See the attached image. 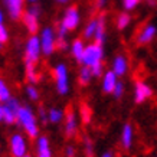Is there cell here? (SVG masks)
<instances>
[{
	"instance_id": "d6986e66",
	"label": "cell",
	"mask_w": 157,
	"mask_h": 157,
	"mask_svg": "<svg viewBox=\"0 0 157 157\" xmlns=\"http://www.w3.org/2000/svg\"><path fill=\"white\" fill-rule=\"evenodd\" d=\"M85 48H86V45L84 43L82 39H75V40L71 43V48H69L71 49V55H72V58H74L76 62H79V63H81V61H82Z\"/></svg>"
},
{
	"instance_id": "6da1fadb",
	"label": "cell",
	"mask_w": 157,
	"mask_h": 157,
	"mask_svg": "<svg viewBox=\"0 0 157 157\" xmlns=\"http://www.w3.org/2000/svg\"><path fill=\"white\" fill-rule=\"evenodd\" d=\"M17 125L22 127L23 133L29 138H38L39 137V121L33 109L29 105H20L17 111Z\"/></svg>"
},
{
	"instance_id": "60d3db41",
	"label": "cell",
	"mask_w": 157,
	"mask_h": 157,
	"mask_svg": "<svg viewBox=\"0 0 157 157\" xmlns=\"http://www.w3.org/2000/svg\"><path fill=\"white\" fill-rule=\"evenodd\" d=\"M56 3H59V5H67V3H69V0H55Z\"/></svg>"
},
{
	"instance_id": "d6a6232c",
	"label": "cell",
	"mask_w": 157,
	"mask_h": 157,
	"mask_svg": "<svg viewBox=\"0 0 157 157\" xmlns=\"http://www.w3.org/2000/svg\"><path fill=\"white\" fill-rule=\"evenodd\" d=\"M68 32H69V30H68V29L65 28L63 25H61V23L58 25V28H56V35H58V38H67Z\"/></svg>"
},
{
	"instance_id": "83f0119b",
	"label": "cell",
	"mask_w": 157,
	"mask_h": 157,
	"mask_svg": "<svg viewBox=\"0 0 157 157\" xmlns=\"http://www.w3.org/2000/svg\"><path fill=\"white\" fill-rule=\"evenodd\" d=\"M79 115H81L82 123L90 124L91 118H92V113H91V108H90V107H86V105H82V107H81V113H79Z\"/></svg>"
},
{
	"instance_id": "603a6c76",
	"label": "cell",
	"mask_w": 157,
	"mask_h": 157,
	"mask_svg": "<svg viewBox=\"0 0 157 157\" xmlns=\"http://www.w3.org/2000/svg\"><path fill=\"white\" fill-rule=\"evenodd\" d=\"M131 23V16L128 14V12H123L117 16V20H115V26L118 30H124V29L130 26Z\"/></svg>"
},
{
	"instance_id": "8d00e7d4",
	"label": "cell",
	"mask_w": 157,
	"mask_h": 157,
	"mask_svg": "<svg viewBox=\"0 0 157 157\" xmlns=\"http://www.w3.org/2000/svg\"><path fill=\"white\" fill-rule=\"evenodd\" d=\"M107 3V0H95V7L97 9H102Z\"/></svg>"
},
{
	"instance_id": "5bb4252c",
	"label": "cell",
	"mask_w": 157,
	"mask_h": 157,
	"mask_svg": "<svg viewBox=\"0 0 157 157\" xmlns=\"http://www.w3.org/2000/svg\"><path fill=\"white\" fill-rule=\"evenodd\" d=\"M157 35V26L153 23L144 25L143 29L137 35V43L138 45H148Z\"/></svg>"
},
{
	"instance_id": "8992f818",
	"label": "cell",
	"mask_w": 157,
	"mask_h": 157,
	"mask_svg": "<svg viewBox=\"0 0 157 157\" xmlns=\"http://www.w3.org/2000/svg\"><path fill=\"white\" fill-rule=\"evenodd\" d=\"M9 150L12 157H25L29 151V143L25 134L14 133L9 138Z\"/></svg>"
},
{
	"instance_id": "ac0fdd59",
	"label": "cell",
	"mask_w": 157,
	"mask_h": 157,
	"mask_svg": "<svg viewBox=\"0 0 157 157\" xmlns=\"http://www.w3.org/2000/svg\"><path fill=\"white\" fill-rule=\"evenodd\" d=\"M105 38H107V20H105L104 14H101L98 16V26H97V32L94 36V42L104 45Z\"/></svg>"
},
{
	"instance_id": "2e32d148",
	"label": "cell",
	"mask_w": 157,
	"mask_h": 157,
	"mask_svg": "<svg viewBox=\"0 0 157 157\" xmlns=\"http://www.w3.org/2000/svg\"><path fill=\"white\" fill-rule=\"evenodd\" d=\"M101 78H102V81H101L102 92H105V94H113L115 85H117V82L120 81L118 76L115 75L113 69H109V71H105L104 75L101 76Z\"/></svg>"
},
{
	"instance_id": "5b68a950",
	"label": "cell",
	"mask_w": 157,
	"mask_h": 157,
	"mask_svg": "<svg viewBox=\"0 0 157 157\" xmlns=\"http://www.w3.org/2000/svg\"><path fill=\"white\" fill-rule=\"evenodd\" d=\"M40 45H42V55L45 56H51L53 52L56 51V42H58V35L56 30H53L51 26H45L40 30Z\"/></svg>"
},
{
	"instance_id": "7bdbcfd3",
	"label": "cell",
	"mask_w": 157,
	"mask_h": 157,
	"mask_svg": "<svg viewBox=\"0 0 157 157\" xmlns=\"http://www.w3.org/2000/svg\"><path fill=\"white\" fill-rule=\"evenodd\" d=\"M25 157H32V156H30V154H26V156H25Z\"/></svg>"
},
{
	"instance_id": "e575fe53",
	"label": "cell",
	"mask_w": 157,
	"mask_h": 157,
	"mask_svg": "<svg viewBox=\"0 0 157 157\" xmlns=\"http://www.w3.org/2000/svg\"><path fill=\"white\" fill-rule=\"evenodd\" d=\"M76 156V148L74 146H67L65 148V157H75Z\"/></svg>"
},
{
	"instance_id": "f1b7e54d",
	"label": "cell",
	"mask_w": 157,
	"mask_h": 157,
	"mask_svg": "<svg viewBox=\"0 0 157 157\" xmlns=\"http://www.w3.org/2000/svg\"><path fill=\"white\" fill-rule=\"evenodd\" d=\"M9 40V30L6 29L5 23H0V49L3 48V45L7 43Z\"/></svg>"
},
{
	"instance_id": "30bf717a",
	"label": "cell",
	"mask_w": 157,
	"mask_h": 157,
	"mask_svg": "<svg viewBox=\"0 0 157 157\" xmlns=\"http://www.w3.org/2000/svg\"><path fill=\"white\" fill-rule=\"evenodd\" d=\"M153 97V88L144 81H136L134 84V102L137 105L144 104Z\"/></svg>"
},
{
	"instance_id": "cb8c5ba5",
	"label": "cell",
	"mask_w": 157,
	"mask_h": 157,
	"mask_svg": "<svg viewBox=\"0 0 157 157\" xmlns=\"http://www.w3.org/2000/svg\"><path fill=\"white\" fill-rule=\"evenodd\" d=\"M25 74L29 84H36L39 81V74L36 71V65H25Z\"/></svg>"
},
{
	"instance_id": "4316f807",
	"label": "cell",
	"mask_w": 157,
	"mask_h": 157,
	"mask_svg": "<svg viewBox=\"0 0 157 157\" xmlns=\"http://www.w3.org/2000/svg\"><path fill=\"white\" fill-rule=\"evenodd\" d=\"M25 92H26V97H28V98H29L30 101H39V98H40L39 90L33 85V84H29V85L26 86Z\"/></svg>"
},
{
	"instance_id": "b9f144b4",
	"label": "cell",
	"mask_w": 157,
	"mask_h": 157,
	"mask_svg": "<svg viewBox=\"0 0 157 157\" xmlns=\"http://www.w3.org/2000/svg\"><path fill=\"white\" fill-rule=\"evenodd\" d=\"M29 3H32V5H35V3H36V2H38V0H28Z\"/></svg>"
},
{
	"instance_id": "8fae6325",
	"label": "cell",
	"mask_w": 157,
	"mask_h": 157,
	"mask_svg": "<svg viewBox=\"0 0 157 157\" xmlns=\"http://www.w3.org/2000/svg\"><path fill=\"white\" fill-rule=\"evenodd\" d=\"M63 133L67 138H74L78 133V117L76 113L72 108H69L65 113V120H63Z\"/></svg>"
},
{
	"instance_id": "3957f363",
	"label": "cell",
	"mask_w": 157,
	"mask_h": 157,
	"mask_svg": "<svg viewBox=\"0 0 157 157\" xmlns=\"http://www.w3.org/2000/svg\"><path fill=\"white\" fill-rule=\"evenodd\" d=\"M55 90L59 95H67L69 92V72L65 63H56L52 71Z\"/></svg>"
},
{
	"instance_id": "9c48e42d",
	"label": "cell",
	"mask_w": 157,
	"mask_h": 157,
	"mask_svg": "<svg viewBox=\"0 0 157 157\" xmlns=\"http://www.w3.org/2000/svg\"><path fill=\"white\" fill-rule=\"evenodd\" d=\"M79 22H81V16H79L78 7H76V6H69V7L65 10V13H63L61 25H63L69 32H72V30H75V29L78 28Z\"/></svg>"
},
{
	"instance_id": "277c9868",
	"label": "cell",
	"mask_w": 157,
	"mask_h": 157,
	"mask_svg": "<svg viewBox=\"0 0 157 157\" xmlns=\"http://www.w3.org/2000/svg\"><path fill=\"white\" fill-rule=\"evenodd\" d=\"M104 59V48L102 45L97 42H92L90 45H86L85 52H84V56H82L81 63L84 67H95L98 63H101Z\"/></svg>"
},
{
	"instance_id": "4fadbf2b",
	"label": "cell",
	"mask_w": 157,
	"mask_h": 157,
	"mask_svg": "<svg viewBox=\"0 0 157 157\" xmlns=\"http://www.w3.org/2000/svg\"><path fill=\"white\" fill-rule=\"evenodd\" d=\"M35 157H53L51 140L46 136H39L35 143Z\"/></svg>"
},
{
	"instance_id": "9a60e30c",
	"label": "cell",
	"mask_w": 157,
	"mask_h": 157,
	"mask_svg": "<svg viewBox=\"0 0 157 157\" xmlns=\"http://www.w3.org/2000/svg\"><path fill=\"white\" fill-rule=\"evenodd\" d=\"M134 141V127L131 123H125L121 128V134H120V143L124 150H130L133 147Z\"/></svg>"
},
{
	"instance_id": "7402d4cb",
	"label": "cell",
	"mask_w": 157,
	"mask_h": 157,
	"mask_svg": "<svg viewBox=\"0 0 157 157\" xmlns=\"http://www.w3.org/2000/svg\"><path fill=\"white\" fill-rule=\"evenodd\" d=\"M97 26H98V17L97 19H91L88 23H86L85 29H84V33H82V36H84V39H94V36H95V32H97Z\"/></svg>"
},
{
	"instance_id": "7c38bea8",
	"label": "cell",
	"mask_w": 157,
	"mask_h": 157,
	"mask_svg": "<svg viewBox=\"0 0 157 157\" xmlns=\"http://www.w3.org/2000/svg\"><path fill=\"white\" fill-rule=\"evenodd\" d=\"M10 19L19 20L25 13V0H3Z\"/></svg>"
},
{
	"instance_id": "ba28073f",
	"label": "cell",
	"mask_w": 157,
	"mask_h": 157,
	"mask_svg": "<svg viewBox=\"0 0 157 157\" xmlns=\"http://www.w3.org/2000/svg\"><path fill=\"white\" fill-rule=\"evenodd\" d=\"M20 102L17 98L12 97L5 104V109H3V123L6 125H13L17 123V111L20 108Z\"/></svg>"
},
{
	"instance_id": "f35d334b",
	"label": "cell",
	"mask_w": 157,
	"mask_h": 157,
	"mask_svg": "<svg viewBox=\"0 0 157 157\" xmlns=\"http://www.w3.org/2000/svg\"><path fill=\"white\" fill-rule=\"evenodd\" d=\"M101 157H114V154H113V151L107 150V151H104L102 154H101Z\"/></svg>"
},
{
	"instance_id": "836d02e7",
	"label": "cell",
	"mask_w": 157,
	"mask_h": 157,
	"mask_svg": "<svg viewBox=\"0 0 157 157\" xmlns=\"http://www.w3.org/2000/svg\"><path fill=\"white\" fill-rule=\"evenodd\" d=\"M68 46L67 43V38H58V42H56V49L59 51H65Z\"/></svg>"
},
{
	"instance_id": "4dcf8cb0",
	"label": "cell",
	"mask_w": 157,
	"mask_h": 157,
	"mask_svg": "<svg viewBox=\"0 0 157 157\" xmlns=\"http://www.w3.org/2000/svg\"><path fill=\"white\" fill-rule=\"evenodd\" d=\"M121 2H123V7L125 9V12H131L137 7L141 0H121Z\"/></svg>"
},
{
	"instance_id": "74e56055",
	"label": "cell",
	"mask_w": 157,
	"mask_h": 157,
	"mask_svg": "<svg viewBox=\"0 0 157 157\" xmlns=\"http://www.w3.org/2000/svg\"><path fill=\"white\" fill-rule=\"evenodd\" d=\"M3 109H5V104L0 101V123H3Z\"/></svg>"
},
{
	"instance_id": "d590c367",
	"label": "cell",
	"mask_w": 157,
	"mask_h": 157,
	"mask_svg": "<svg viewBox=\"0 0 157 157\" xmlns=\"http://www.w3.org/2000/svg\"><path fill=\"white\" fill-rule=\"evenodd\" d=\"M39 118L42 120L43 123H49V121H48V111H45V109H43V107H40V108H39Z\"/></svg>"
},
{
	"instance_id": "52a82bcc",
	"label": "cell",
	"mask_w": 157,
	"mask_h": 157,
	"mask_svg": "<svg viewBox=\"0 0 157 157\" xmlns=\"http://www.w3.org/2000/svg\"><path fill=\"white\" fill-rule=\"evenodd\" d=\"M39 14H40L39 6L32 5L28 10H25L22 16V23L30 35H36L39 32Z\"/></svg>"
},
{
	"instance_id": "f546056e",
	"label": "cell",
	"mask_w": 157,
	"mask_h": 157,
	"mask_svg": "<svg viewBox=\"0 0 157 157\" xmlns=\"http://www.w3.org/2000/svg\"><path fill=\"white\" fill-rule=\"evenodd\" d=\"M124 92H125V85H124V82L118 81L117 82V85H115V88H114L113 97H114L115 100H120V98H123Z\"/></svg>"
},
{
	"instance_id": "d4e9b609",
	"label": "cell",
	"mask_w": 157,
	"mask_h": 157,
	"mask_svg": "<svg viewBox=\"0 0 157 157\" xmlns=\"http://www.w3.org/2000/svg\"><path fill=\"white\" fill-rule=\"evenodd\" d=\"M10 98H12L10 86L7 85V82H6L3 78H0V101H2L3 104H6Z\"/></svg>"
},
{
	"instance_id": "1f68e13d",
	"label": "cell",
	"mask_w": 157,
	"mask_h": 157,
	"mask_svg": "<svg viewBox=\"0 0 157 157\" xmlns=\"http://www.w3.org/2000/svg\"><path fill=\"white\" fill-rule=\"evenodd\" d=\"M91 71H92V75H94V78H101V76L104 75V63L101 62V63H98V65H95V67L91 68Z\"/></svg>"
},
{
	"instance_id": "7a4b0ae2",
	"label": "cell",
	"mask_w": 157,
	"mask_h": 157,
	"mask_svg": "<svg viewBox=\"0 0 157 157\" xmlns=\"http://www.w3.org/2000/svg\"><path fill=\"white\" fill-rule=\"evenodd\" d=\"M42 55V45L38 35H30L25 43V65H36Z\"/></svg>"
},
{
	"instance_id": "ab89813d",
	"label": "cell",
	"mask_w": 157,
	"mask_h": 157,
	"mask_svg": "<svg viewBox=\"0 0 157 157\" xmlns=\"http://www.w3.org/2000/svg\"><path fill=\"white\" fill-rule=\"evenodd\" d=\"M5 22V14H3V10L0 9V23H3Z\"/></svg>"
},
{
	"instance_id": "ffe728a7",
	"label": "cell",
	"mask_w": 157,
	"mask_h": 157,
	"mask_svg": "<svg viewBox=\"0 0 157 157\" xmlns=\"http://www.w3.org/2000/svg\"><path fill=\"white\" fill-rule=\"evenodd\" d=\"M65 120V111L58 107H52L48 109V121L51 124H59Z\"/></svg>"
},
{
	"instance_id": "484cf974",
	"label": "cell",
	"mask_w": 157,
	"mask_h": 157,
	"mask_svg": "<svg viewBox=\"0 0 157 157\" xmlns=\"http://www.w3.org/2000/svg\"><path fill=\"white\" fill-rule=\"evenodd\" d=\"M82 146H84V151H85L86 157H94L95 154V148H94V143L90 137H84L82 138Z\"/></svg>"
},
{
	"instance_id": "44dd1931",
	"label": "cell",
	"mask_w": 157,
	"mask_h": 157,
	"mask_svg": "<svg viewBox=\"0 0 157 157\" xmlns=\"http://www.w3.org/2000/svg\"><path fill=\"white\" fill-rule=\"evenodd\" d=\"M92 78H94V75H92L91 68L90 67H84V65H82V68L79 69V74H78V81H79V84H81L82 86L88 85Z\"/></svg>"
},
{
	"instance_id": "e0dca14e",
	"label": "cell",
	"mask_w": 157,
	"mask_h": 157,
	"mask_svg": "<svg viewBox=\"0 0 157 157\" xmlns=\"http://www.w3.org/2000/svg\"><path fill=\"white\" fill-rule=\"evenodd\" d=\"M111 69L114 71V74L118 78L125 75L128 71V59L125 58V55H123V53L115 55L113 59V63H111Z\"/></svg>"
}]
</instances>
